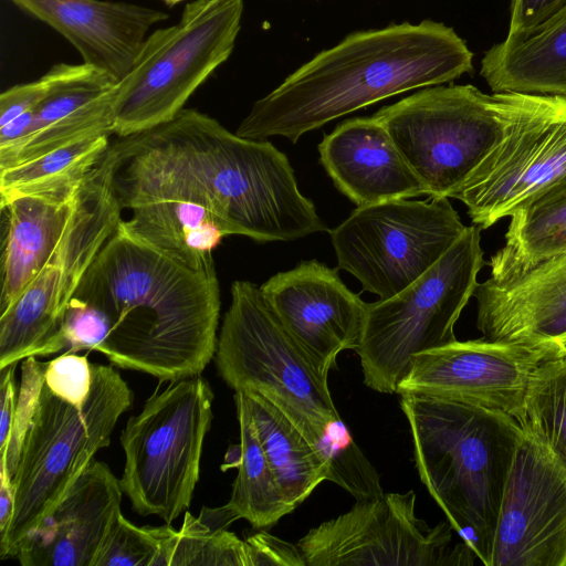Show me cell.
<instances>
[{"instance_id": "cell-29", "label": "cell", "mask_w": 566, "mask_h": 566, "mask_svg": "<svg viewBox=\"0 0 566 566\" xmlns=\"http://www.w3.org/2000/svg\"><path fill=\"white\" fill-rule=\"evenodd\" d=\"M109 146V135L87 137L1 169L0 198L78 187Z\"/></svg>"}, {"instance_id": "cell-24", "label": "cell", "mask_w": 566, "mask_h": 566, "mask_svg": "<svg viewBox=\"0 0 566 566\" xmlns=\"http://www.w3.org/2000/svg\"><path fill=\"white\" fill-rule=\"evenodd\" d=\"M480 74L494 93L566 96V7L527 38L493 45Z\"/></svg>"}, {"instance_id": "cell-16", "label": "cell", "mask_w": 566, "mask_h": 566, "mask_svg": "<svg viewBox=\"0 0 566 566\" xmlns=\"http://www.w3.org/2000/svg\"><path fill=\"white\" fill-rule=\"evenodd\" d=\"M491 566H566V469L524 431L501 502Z\"/></svg>"}, {"instance_id": "cell-12", "label": "cell", "mask_w": 566, "mask_h": 566, "mask_svg": "<svg viewBox=\"0 0 566 566\" xmlns=\"http://www.w3.org/2000/svg\"><path fill=\"white\" fill-rule=\"evenodd\" d=\"M447 197L357 207L329 231L337 266L379 300L408 287L464 232Z\"/></svg>"}, {"instance_id": "cell-2", "label": "cell", "mask_w": 566, "mask_h": 566, "mask_svg": "<svg viewBox=\"0 0 566 566\" xmlns=\"http://www.w3.org/2000/svg\"><path fill=\"white\" fill-rule=\"evenodd\" d=\"M74 296L99 308L112 365L171 381L200 375L217 352L216 270H195L132 234L119 221Z\"/></svg>"}, {"instance_id": "cell-9", "label": "cell", "mask_w": 566, "mask_h": 566, "mask_svg": "<svg viewBox=\"0 0 566 566\" xmlns=\"http://www.w3.org/2000/svg\"><path fill=\"white\" fill-rule=\"evenodd\" d=\"M242 0H195L180 20L147 36L117 83L114 134L124 137L172 119L195 91L231 55Z\"/></svg>"}, {"instance_id": "cell-27", "label": "cell", "mask_w": 566, "mask_h": 566, "mask_svg": "<svg viewBox=\"0 0 566 566\" xmlns=\"http://www.w3.org/2000/svg\"><path fill=\"white\" fill-rule=\"evenodd\" d=\"M505 244L490 259L491 279L507 280L566 252V179L514 212Z\"/></svg>"}, {"instance_id": "cell-11", "label": "cell", "mask_w": 566, "mask_h": 566, "mask_svg": "<svg viewBox=\"0 0 566 566\" xmlns=\"http://www.w3.org/2000/svg\"><path fill=\"white\" fill-rule=\"evenodd\" d=\"M501 134L450 198L491 228L566 179V96L493 93Z\"/></svg>"}, {"instance_id": "cell-14", "label": "cell", "mask_w": 566, "mask_h": 566, "mask_svg": "<svg viewBox=\"0 0 566 566\" xmlns=\"http://www.w3.org/2000/svg\"><path fill=\"white\" fill-rule=\"evenodd\" d=\"M454 530L416 514V494L382 493L310 530L297 543L306 566H465L478 559Z\"/></svg>"}, {"instance_id": "cell-21", "label": "cell", "mask_w": 566, "mask_h": 566, "mask_svg": "<svg viewBox=\"0 0 566 566\" xmlns=\"http://www.w3.org/2000/svg\"><path fill=\"white\" fill-rule=\"evenodd\" d=\"M318 153L335 187L357 207L429 196L375 115L337 125L324 136Z\"/></svg>"}, {"instance_id": "cell-40", "label": "cell", "mask_w": 566, "mask_h": 566, "mask_svg": "<svg viewBox=\"0 0 566 566\" xmlns=\"http://www.w3.org/2000/svg\"><path fill=\"white\" fill-rule=\"evenodd\" d=\"M17 364L0 368V453L7 450L15 418L19 392L14 378Z\"/></svg>"}, {"instance_id": "cell-28", "label": "cell", "mask_w": 566, "mask_h": 566, "mask_svg": "<svg viewBox=\"0 0 566 566\" xmlns=\"http://www.w3.org/2000/svg\"><path fill=\"white\" fill-rule=\"evenodd\" d=\"M234 401L240 427V460L226 506L237 520L244 518L255 528L269 527L292 509L276 483L242 392L235 391Z\"/></svg>"}, {"instance_id": "cell-3", "label": "cell", "mask_w": 566, "mask_h": 566, "mask_svg": "<svg viewBox=\"0 0 566 566\" xmlns=\"http://www.w3.org/2000/svg\"><path fill=\"white\" fill-rule=\"evenodd\" d=\"M473 54L441 22L357 31L317 53L258 99L235 134L296 143L302 135L368 105L471 72Z\"/></svg>"}, {"instance_id": "cell-39", "label": "cell", "mask_w": 566, "mask_h": 566, "mask_svg": "<svg viewBox=\"0 0 566 566\" xmlns=\"http://www.w3.org/2000/svg\"><path fill=\"white\" fill-rule=\"evenodd\" d=\"M46 91L42 77L30 83L19 84L3 91L0 95V126L30 112L41 102Z\"/></svg>"}, {"instance_id": "cell-10", "label": "cell", "mask_w": 566, "mask_h": 566, "mask_svg": "<svg viewBox=\"0 0 566 566\" xmlns=\"http://www.w3.org/2000/svg\"><path fill=\"white\" fill-rule=\"evenodd\" d=\"M111 146L83 180L69 224L51 258L19 298L0 314V368L64 349L67 304L122 220L113 187Z\"/></svg>"}, {"instance_id": "cell-45", "label": "cell", "mask_w": 566, "mask_h": 566, "mask_svg": "<svg viewBox=\"0 0 566 566\" xmlns=\"http://www.w3.org/2000/svg\"><path fill=\"white\" fill-rule=\"evenodd\" d=\"M565 347H566V343H565Z\"/></svg>"}, {"instance_id": "cell-42", "label": "cell", "mask_w": 566, "mask_h": 566, "mask_svg": "<svg viewBox=\"0 0 566 566\" xmlns=\"http://www.w3.org/2000/svg\"><path fill=\"white\" fill-rule=\"evenodd\" d=\"M33 109L0 126V148L20 143L33 132Z\"/></svg>"}, {"instance_id": "cell-38", "label": "cell", "mask_w": 566, "mask_h": 566, "mask_svg": "<svg viewBox=\"0 0 566 566\" xmlns=\"http://www.w3.org/2000/svg\"><path fill=\"white\" fill-rule=\"evenodd\" d=\"M566 7V0H512L506 41L527 38L539 24Z\"/></svg>"}, {"instance_id": "cell-5", "label": "cell", "mask_w": 566, "mask_h": 566, "mask_svg": "<svg viewBox=\"0 0 566 566\" xmlns=\"http://www.w3.org/2000/svg\"><path fill=\"white\" fill-rule=\"evenodd\" d=\"M133 391L113 365L93 364L91 392L82 408L56 397L45 382L22 442L14 476V511L0 537V557L17 556L98 450L109 444Z\"/></svg>"}, {"instance_id": "cell-44", "label": "cell", "mask_w": 566, "mask_h": 566, "mask_svg": "<svg viewBox=\"0 0 566 566\" xmlns=\"http://www.w3.org/2000/svg\"><path fill=\"white\" fill-rule=\"evenodd\" d=\"M168 6H175L179 2H182L184 0H163Z\"/></svg>"}, {"instance_id": "cell-33", "label": "cell", "mask_w": 566, "mask_h": 566, "mask_svg": "<svg viewBox=\"0 0 566 566\" xmlns=\"http://www.w3.org/2000/svg\"><path fill=\"white\" fill-rule=\"evenodd\" d=\"M158 553V527H138L120 513L106 537L95 566H154Z\"/></svg>"}, {"instance_id": "cell-4", "label": "cell", "mask_w": 566, "mask_h": 566, "mask_svg": "<svg viewBox=\"0 0 566 566\" xmlns=\"http://www.w3.org/2000/svg\"><path fill=\"white\" fill-rule=\"evenodd\" d=\"M416 469L455 534L491 566L502 497L523 434L511 416L473 405L400 395Z\"/></svg>"}, {"instance_id": "cell-43", "label": "cell", "mask_w": 566, "mask_h": 566, "mask_svg": "<svg viewBox=\"0 0 566 566\" xmlns=\"http://www.w3.org/2000/svg\"><path fill=\"white\" fill-rule=\"evenodd\" d=\"M548 261V260H547ZM549 261H554V262H566V252L562 253V254H558L552 259H549Z\"/></svg>"}, {"instance_id": "cell-25", "label": "cell", "mask_w": 566, "mask_h": 566, "mask_svg": "<svg viewBox=\"0 0 566 566\" xmlns=\"http://www.w3.org/2000/svg\"><path fill=\"white\" fill-rule=\"evenodd\" d=\"M240 392L276 483L294 511L319 483L327 480L329 460L274 403L255 392Z\"/></svg>"}, {"instance_id": "cell-34", "label": "cell", "mask_w": 566, "mask_h": 566, "mask_svg": "<svg viewBox=\"0 0 566 566\" xmlns=\"http://www.w3.org/2000/svg\"><path fill=\"white\" fill-rule=\"evenodd\" d=\"M109 331V321L99 308L76 296L72 297L61 328V339L67 353L98 350Z\"/></svg>"}, {"instance_id": "cell-13", "label": "cell", "mask_w": 566, "mask_h": 566, "mask_svg": "<svg viewBox=\"0 0 566 566\" xmlns=\"http://www.w3.org/2000/svg\"><path fill=\"white\" fill-rule=\"evenodd\" d=\"M374 115L429 197L450 198L501 134L493 94L473 85L428 86Z\"/></svg>"}, {"instance_id": "cell-31", "label": "cell", "mask_w": 566, "mask_h": 566, "mask_svg": "<svg viewBox=\"0 0 566 566\" xmlns=\"http://www.w3.org/2000/svg\"><path fill=\"white\" fill-rule=\"evenodd\" d=\"M158 532L159 553L154 566H250L245 541L226 528L210 527L189 512L179 530L166 524Z\"/></svg>"}, {"instance_id": "cell-6", "label": "cell", "mask_w": 566, "mask_h": 566, "mask_svg": "<svg viewBox=\"0 0 566 566\" xmlns=\"http://www.w3.org/2000/svg\"><path fill=\"white\" fill-rule=\"evenodd\" d=\"M481 229L473 224L418 280L396 295L367 304L360 344L364 382L394 394L412 358L457 340L454 326L486 264Z\"/></svg>"}, {"instance_id": "cell-1", "label": "cell", "mask_w": 566, "mask_h": 566, "mask_svg": "<svg viewBox=\"0 0 566 566\" xmlns=\"http://www.w3.org/2000/svg\"><path fill=\"white\" fill-rule=\"evenodd\" d=\"M122 209L182 199L210 210L227 235L291 241L327 227L297 186L287 157L266 139L230 133L214 118L181 109L172 119L111 144Z\"/></svg>"}, {"instance_id": "cell-17", "label": "cell", "mask_w": 566, "mask_h": 566, "mask_svg": "<svg viewBox=\"0 0 566 566\" xmlns=\"http://www.w3.org/2000/svg\"><path fill=\"white\" fill-rule=\"evenodd\" d=\"M260 291L281 324L327 379L337 355L360 344L367 304L317 260L280 272Z\"/></svg>"}, {"instance_id": "cell-22", "label": "cell", "mask_w": 566, "mask_h": 566, "mask_svg": "<svg viewBox=\"0 0 566 566\" xmlns=\"http://www.w3.org/2000/svg\"><path fill=\"white\" fill-rule=\"evenodd\" d=\"M476 327L506 343H566V262L544 261L507 280L479 283Z\"/></svg>"}, {"instance_id": "cell-35", "label": "cell", "mask_w": 566, "mask_h": 566, "mask_svg": "<svg viewBox=\"0 0 566 566\" xmlns=\"http://www.w3.org/2000/svg\"><path fill=\"white\" fill-rule=\"evenodd\" d=\"M44 382L56 397L82 408L91 392L93 364L87 354L65 352L46 363Z\"/></svg>"}, {"instance_id": "cell-37", "label": "cell", "mask_w": 566, "mask_h": 566, "mask_svg": "<svg viewBox=\"0 0 566 566\" xmlns=\"http://www.w3.org/2000/svg\"><path fill=\"white\" fill-rule=\"evenodd\" d=\"M245 542L250 566H306L297 545L268 532H258Z\"/></svg>"}, {"instance_id": "cell-41", "label": "cell", "mask_w": 566, "mask_h": 566, "mask_svg": "<svg viewBox=\"0 0 566 566\" xmlns=\"http://www.w3.org/2000/svg\"><path fill=\"white\" fill-rule=\"evenodd\" d=\"M14 511V488L6 454H0V537L7 532Z\"/></svg>"}, {"instance_id": "cell-8", "label": "cell", "mask_w": 566, "mask_h": 566, "mask_svg": "<svg viewBox=\"0 0 566 566\" xmlns=\"http://www.w3.org/2000/svg\"><path fill=\"white\" fill-rule=\"evenodd\" d=\"M160 385L122 432L119 484L136 513L171 524L189 507L199 480L213 392L200 375Z\"/></svg>"}, {"instance_id": "cell-15", "label": "cell", "mask_w": 566, "mask_h": 566, "mask_svg": "<svg viewBox=\"0 0 566 566\" xmlns=\"http://www.w3.org/2000/svg\"><path fill=\"white\" fill-rule=\"evenodd\" d=\"M566 355L557 343L459 342L416 355L397 394H416L504 412L517 420L533 371Z\"/></svg>"}, {"instance_id": "cell-26", "label": "cell", "mask_w": 566, "mask_h": 566, "mask_svg": "<svg viewBox=\"0 0 566 566\" xmlns=\"http://www.w3.org/2000/svg\"><path fill=\"white\" fill-rule=\"evenodd\" d=\"M123 226L134 235L195 270H213V250L226 237L214 216L182 199H154L128 208Z\"/></svg>"}, {"instance_id": "cell-7", "label": "cell", "mask_w": 566, "mask_h": 566, "mask_svg": "<svg viewBox=\"0 0 566 566\" xmlns=\"http://www.w3.org/2000/svg\"><path fill=\"white\" fill-rule=\"evenodd\" d=\"M216 363L229 387L259 394L274 403L323 450L329 427L340 419L327 379L317 373L252 282L232 283Z\"/></svg>"}, {"instance_id": "cell-20", "label": "cell", "mask_w": 566, "mask_h": 566, "mask_svg": "<svg viewBox=\"0 0 566 566\" xmlns=\"http://www.w3.org/2000/svg\"><path fill=\"white\" fill-rule=\"evenodd\" d=\"M63 35L83 63L115 81L134 66L150 28L165 21L164 11L104 0H10Z\"/></svg>"}, {"instance_id": "cell-30", "label": "cell", "mask_w": 566, "mask_h": 566, "mask_svg": "<svg viewBox=\"0 0 566 566\" xmlns=\"http://www.w3.org/2000/svg\"><path fill=\"white\" fill-rule=\"evenodd\" d=\"M516 421L566 469V355L533 371Z\"/></svg>"}, {"instance_id": "cell-23", "label": "cell", "mask_w": 566, "mask_h": 566, "mask_svg": "<svg viewBox=\"0 0 566 566\" xmlns=\"http://www.w3.org/2000/svg\"><path fill=\"white\" fill-rule=\"evenodd\" d=\"M81 185L0 198L4 217L0 314L19 298L51 258L69 224Z\"/></svg>"}, {"instance_id": "cell-36", "label": "cell", "mask_w": 566, "mask_h": 566, "mask_svg": "<svg viewBox=\"0 0 566 566\" xmlns=\"http://www.w3.org/2000/svg\"><path fill=\"white\" fill-rule=\"evenodd\" d=\"M45 365L46 363L39 361L34 356L23 359L21 365L22 375L14 423L7 450L0 453L6 454L8 473L12 479L17 470L25 431L44 384Z\"/></svg>"}, {"instance_id": "cell-18", "label": "cell", "mask_w": 566, "mask_h": 566, "mask_svg": "<svg viewBox=\"0 0 566 566\" xmlns=\"http://www.w3.org/2000/svg\"><path fill=\"white\" fill-rule=\"evenodd\" d=\"M46 91L33 109V132L0 148V170L71 143L114 134L117 81L85 63H59L44 75Z\"/></svg>"}, {"instance_id": "cell-32", "label": "cell", "mask_w": 566, "mask_h": 566, "mask_svg": "<svg viewBox=\"0 0 566 566\" xmlns=\"http://www.w3.org/2000/svg\"><path fill=\"white\" fill-rule=\"evenodd\" d=\"M324 450L329 460L327 481L345 489L356 501L384 493L376 469L355 443L342 419L329 427Z\"/></svg>"}, {"instance_id": "cell-19", "label": "cell", "mask_w": 566, "mask_h": 566, "mask_svg": "<svg viewBox=\"0 0 566 566\" xmlns=\"http://www.w3.org/2000/svg\"><path fill=\"white\" fill-rule=\"evenodd\" d=\"M122 494L109 467L93 460L15 558L24 566H95L122 513Z\"/></svg>"}]
</instances>
